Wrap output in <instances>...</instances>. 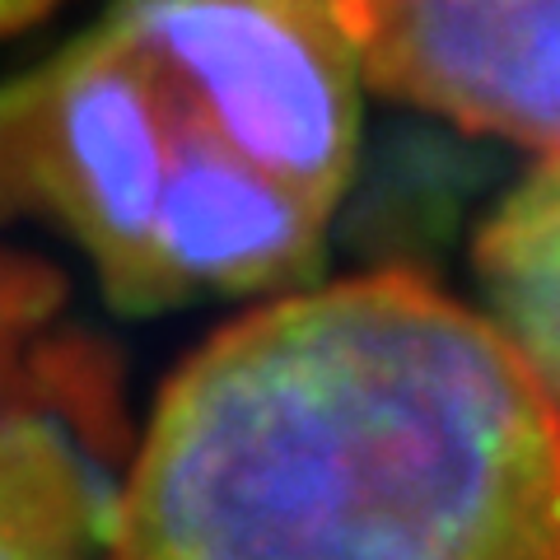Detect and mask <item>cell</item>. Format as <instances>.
<instances>
[{
  "instance_id": "obj_1",
  "label": "cell",
  "mask_w": 560,
  "mask_h": 560,
  "mask_svg": "<svg viewBox=\"0 0 560 560\" xmlns=\"http://www.w3.org/2000/svg\"><path fill=\"white\" fill-rule=\"evenodd\" d=\"M108 560H560V407L425 276L271 294L164 383Z\"/></svg>"
},
{
  "instance_id": "obj_2",
  "label": "cell",
  "mask_w": 560,
  "mask_h": 560,
  "mask_svg": "<svg viewBox=\"0 0 560 560\" xmlns=\"http://www.w3.org/2000/svg\"><path fill=\"white\" fill-rule=\"evenodd\" d=\"M346 0H113L0 90V210L90 257L121 308L285 294L360 154Z\"/></svg>"
},
{
  "instance_id": "obj_3",
  "label": "cell",
  "mask_w": 560,
  "mask_h": 560,
  "mask_svg": "<svg viewBox=\"0 0 560 560\" xmlns=\"http://www.w3.org/2000/svg\"><path fill=\"white\" fill-rule=\"evenodd\" d=\"M364 90L523 150H560V0H346Z\"/></svg>"
},
{
  "instance_id": "obj_4",
  "label": "cell",
  "mask_w": 560,
  "mask_h": 560,
  "mask_svg": "<svg viewBox=\"0 0 560 560\" xmlns=\"http://www.w3.org/2000/svg\"><path fill=\"white\" fill-rule=\"evenodd\" d=\"M481 318L560 407V150H547L477 238Z\"/></svg>"
},
{
  "instance_id": "obj_5",
  "label": "cell",
  "mask_w": 560,
  "mask_h": 560,
  "mask_svg": "<svg viewBox=\"0 0 560 560\" xmlns=\"http://www.w3.org/2000/svg\"><path fill=\"white\" fill-rule=\"evenodd\" d=\"M108 510L47 416L0 407V560H108Z\"/></svg>"
},
{
  "instance_id": "obj_6",
  "label": "cell",
  "mask_w": 560,
  "mask_h": 560,
  "mask_svg": "<svg viewBox=\"0 0 560 560\" xmlns=\"http://www.w3.org/2000/svg\"><path fill=\"white\" fill-rule=\"evenodd\" d=\"M66 0H0V38H14L33 24H43L47 14H57Z\"/></svg>"
}]
</instances>
